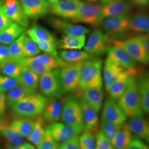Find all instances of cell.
<instances>
[{
  "label": "cell",
  "instance_id": "6da1fadb",
  "mask_svg": "<svg viewBox=\"0 0 149 149\" xmlns=\"http://www.w3.org/2000/svg\"><path fill=\"white\" fill-rule=\"evenodd\" d=\"M48 101L46 97L34 93L14 104L11 107V110L18 117L36 118L43 113Z\"/></svg>",
  "mask_w": 149,
  "mask_h": 149
},
{
  "label": "cell",
  "instance_id": "7a4b0ae2",
  "mask_svg": "<svg viewBox=\"0 0 149 149\" xmlns=\"http://www.w3.org/2000/svg\"><path fill=\"white\" fill-rule=\"evenodd\" d=\"M118 100L119 105L127 117L143 116L144 112L141 106L135 76L131 78L126 90Z\"/></svg>",
  "mask_w": 149,
  "mask_h": 149
},
{
  "label": "cell",
  "instance_id": "3957f363",
  "mask_svg": "<svg viewBox=\"0 0 149 149\" xmlns=\"http://www.w3.org/2000/svg\"><path fill=\"white\" fill-rule=\"evenodd\" d=\"M102 64L101 60L98 59H90L84 62L80 74L78 88L80 90L88 88H102Z\"/></svg>",
  "mask_w": 149,
  "mask_h": 149
},
{
  "label": "cell",
  "instance_id": "277c9868",
  "mask_svg": "<svg viewBox=\"0 0 149 149\" xmlns=\"http://www.w3.org/2000/svg\"><path fill=\"white\" fill-rule=\"evenodd\" d=\"M61 119L63 123L78 129L82 133L84 125L80 101L74 96H69L64 101Z\"/></svg>",
  "mask_w": 149,
  "mask_h": 149
},
{
  "label": "cell",
  "instance_id": "5b68a950",
  "mask_svg": "<svg viewBox=\"0 0 149 149\" xmlns=\"http://www.w3.org/2000/svg\"><path fill=\"white\" fill-rule=\"evenodd\" d=\"M77 4V13L75 23H82L93 27L100 26L104 18L102 15V6L91 3L81 0H75Z\"/></svg>",
  "mask_w": 149,
  "mask_h": 149
},
{
  "label": "cell",
  "instance_id": "8992f818",
  "mask_svg": "<svg viewBox=\"0 0 149 149\" xmlns=\"http://www.w3.org/2000/svg\"><path fill=\"white\" fill-rule=\"evenodd\" d=\"M39 85L42 93L46 97L58 98L65 93L59 69L53 70L40 75Z\"/></svg>",
  "mask_w": 149,
  "mask_h": 149
},
{
  "label": "cell",
  "instance_id": "52a82bcc",
  "mask_svg": "<svg viewBox=\"0 0 149 149\" xmlns=\"http://www.w3.org/2000/svg\"><path fill=\"white\" fill-rule=\"evenodd\" d=\"M108 42L112 43L113 45L122 48L136 61L143 64L148 63L149 56L146 53L138 36L123 40L109 39Z\"/></svg>",
  "mask_w": 149,
  "mask_h": 149
},
{
  "label": "cell",
  "instance_id": "ba28073f",
  "mask_svg": "<svg viewBox=\"0 0 149 149\" xmlns=\"http://www.w3.org/2000/svg\"><path fill=\"white\" fill-rule=\"evenodd\" d=\"M84 62L66 63L61 67L60 76L65 93L73 92L79 88L81 71Z\"/></svg>",
  "mask_w": 149,
  "mask_h": 149
},
{
  "label": "cell",
  "instance_id": "9c48e42d",
  "mask_svg": "<svg viewBox=\"0 0 149 149\" xmlns=\"http://www.w3.org/2000/svg\"><path fill=\"white\" fill-rule=\"evenodd\" d=\"M131 17L129 15L114 16L105 18L102 22L104 30L111 38L116 40L117 38L125 36L129 31V23Z\"/></svg>",
  "mask_w": 149,
  "mask_h": 149
},
{
  "label": "cell",
  "instance_id": "30bf717a",
  "mask_svg": "<svg viewBox=\"0 0 149 149\" xmlns=\"http://www.w3.org/2000/svg\"><path fill=\"white\" fill-rule=\"evenodd\" d=\"M108 43V36L101 30L97 29L91 33L84 49L92 56H101L107 52L109 47Z\"/></svg>",
  "mask_w": 149,
  "mask_h": 149
},
{
  "label": "cell",
  "instance_id": "8fae6325",
  "mask_svg": "<svg viewBox=\"0 0 149 149\" xmlns=\"http://www.w3.org/2000/svg\"><path fill=\"white\" fill-rule=\"evenodd\" d=\"M52 137L56 141L62 143L79 136L81 132L64 123H51L46 128Z\"/></svg>",
  "mask_w": 149,
  "mask_h": 149
},
{
  "label": "cell",
  "instance_id": "7c38bea8",
  "mask_svg": "<svg viewBox=\"0 0 149 149\" xmlns=\"http://www.w3.org/2000/svg\"><path fill=\"white\" fill-rule=\"evenodd\" d=\"M127 116L118 103L112 98L107 100L103 107L102 118L117 125H122L126 122Z\"/></svg>",
  "mask_w": 149,
  "mask_h": 149
},
{
  "label": "cell",
  "instance_id": "4fadbf2b",
  "mask_svg": "<svg viewBox=\"0 0 149 149\" xmlns=\"http://www.w3.org/2000/svg\"><path fill=\"white\" fill-rule=\"evenodd\" d=\"M25 15L31 19H37L50 12V3L47 0H20Z\"/></svg>",
  "mask_w": 149,
  "mask_h": 149
},
{
  "label": "cell",
  "instance_id": "5bb4252c",
  "mask_svg": "<svg viewBox=\"0 0 149 149\" xmlns=\"http://www.w3.org/2000/svg\"><path fill=\"white\" fill-rule=\"evenodd\" d=\"M50 12L62 19L74 22L77 13V4L75 0L59 1L50 4Z\"/></svg>",
  "mask_w": 149,
  "mask_h": 149
},
{
  "label": "cell",
  "instance_id": "9a60e30c",
  "mask_svg": "<svg viewBox=\"0 0 149 149\" xmlns=\"http://www.w3.org/2000/svg\"><path fill=\"white\" fill-rule=\"evenodd\" d=\"M4 10L11 21L26 28L29 25L28 18L25 15L18 0H5Z\"/></svg>",
  "mask_w": 149,
  "mask_h": 149
},
{
  "label": "cell",
  "instance_id": "2e32d148",
  "mask_svg": "<svg viewBox=\"0 0 149 149\" xmlns=\"http://www.w3.org/2000/svg\"><path fill=\"white\" fill-rule=\"evenodd\" d=\"M137 74L135 68L124 70L107 91L111 98L118 100L126 90L131 78Z\"/></svg>",
  "mask_w": 149,
  "mask_h": 149
},
{
  "label": "cell",
  "instance_id": "e0dca14e",
  "mask_svg": "<svg viewBox=\"0 0 149 149\" xmlns=\"http://www.w3.org/2000/svg\"><path fill=\"white\" fill-rule=\"evenodd\" d=\"M49 21L52 27L65 36H81L90 32L88 28L83 26L74 25L62 18H50Z\"/></svg>",
  "mask_w": 149,
  "mask_h": 149
},
{
  "label": "cell",
  "instance_id": "ac0fdd59",
  "mask_svg": "<svg viewBox=\"0 0 149 149\" xmlns=\"http://www.w3.org/2000/svg\"><path fill=\"white\" fill-rule=\"evenodd\" d=\"M108 58L124 69H134L136 61L133 59L122 48L112 45L108 50Z\"/></svg>",
  "mask_w": 149,
  "mask_h": 149
},
{
  "label": "cell",
  "instance_id": "d6986e66",
  "mask_svg": "<svg viewBox=\"0 0 149 149\" xmlns=\"http://www.w3.org/2000/svg\"><path fill=\"white\" fill-rule=\"evenodd\" d=\"M80 102L84 125V131H87L93 134H97L98 132L99 126L98 113L83 100H80Z\"/></svg>",
  "mask_w": 149,
  "mask_h": 149
},
{
  "label": "cell",
  "instance_id": "ffe728a7",
  "mask_svg": "<svg viewBox=\"0 0 149 149\" xmlns=\"http://www.w3.org/2000/svg\"><path fill=\"white\" fill-rule=\"evenodd\" d=\"M133 5L128 0L113 2L102 6V15L107 17L128 15L132 11Z\"/></svg>",
  "mask_w": 149,
  "mask_h": 149
},
{
  "label": "cell",
  "instance_id": "44dd1931",
  "mask_svg": "<svg viewBox=\"0 0 149 149\" xmlns=\"http://www.w3.org/2000/svg\"><path fill=\"white\" fill-rule=\"evenodd\" d=\"M130 132L146 142L149 141V125L148 120L141 117H133L126 122Z\"/></svg>",
  "mask_w": 149,
  "mask_h": 149
},
{
  "label": "cell",
  "instance_id": "7402d4cb",
  "mask_svg": "<svg viewBox=\"0 0 149 149\" xmlns=\"http://www.w3.org/2000/svg\"><path fill=\"white\" fill-rule=\"evenodd\" d=\"M82 100L97 113L103 106L104 93L102 88H88L81 90Z\"/></svg>",
  "mask_w": 149,
  "mask_h": 149
},
{
  "label": "cell",
  "instance_id": "603a6c76",
  "mask_svg": "<svg viewBox=\"0 0 149 149\" xmlns=\"http://www.w3.org/2000/svg\"><path fill=\"white\" fill-rule=\"evenodd\" d=\"M11 123L3 116L0 117V134L2 135L10 145L13 146H19L24 144L23 137L17 133L11 128Z\"/></svg>",
  "mask_w": 149,
  "mask_h": 149
},
{
  "label": "cell",
  "instance_id": "cb8c5ba5",
  "mask_svg": "<svg viewBox=\"0 0 149 149\" xmlns=\"http://www.w3.org/2000/svg\"><path fill=\"white\" fill-rule=\"evenodd\" d=\"M121 66L107 58L103 68V81L107 91L124 70Z\"/></svg>",
  "mask_w": 149,
  "mask_h": 149
},
{
  "label": "cell",
  "instance_id": "d4e9b609",
  "mask_svg": "<svg viewBox=\"0 0 149 149\" xmlns=\"http://www.w3.org/2000/svg\"><path fill=\"white\" fill-rule=\"evenodd\" d=\"M144 113L149 112V76L147 72L141 74L136 81Z\"/></svg>",
  "mask_w": 149,
  "mask_h": 149
},
{
  "label": "cell",
  "instance_id": "484cf974",
  "mask_svg": "<svg viewBox=\"0 0 149 149\" xmlns=\"http://www.w3.org/2000/svg\"><path fill=\"white\" fill-rule=\"evenodd\" d=\"M25 29L17 23H11L8 27L0 31V43L11 44L24 33Z\"/></svg>",
  "mask_w": 149,
  "mask_h": 149
},
{
  "label": "cell",
  "instance_id": "4316f807",
  "mask_svg": "<svg viewBox=\"0 0 149 149\" xmlns=\"http://www.w3.org/2000/svg\"><path fill=\"white\" fill-rule=\"evenodd\" d=\"M133 137V135L128 128L126 122L123 123L111 142L113 149H126Z\"/></svg>",
  "mask_w": 149,
  "mask_h": 149
},
{
  "label": "cell",
  "instance_id": "83f0119b",
  "mask_svg": "<svg viewBox=\"0 0 149 149\" xmlns=\"http://www.w3.org/2000/svg\"><path fill=\"white\" fill-rule=\"evenodd\" d=\"M62 108L61 103L56 98H52L50 101H48L43 111V118L48 122H58L61 119Z\"/></svg>",
  "mask_w": 149,
  "mask_h": 149
},
{
  "label": "cell",
  "instance_id": "f1b7e54d",
  "mask_svg": "<svg viewBox=\"0 0 149 149\" xmlns=\"http://www.w3.org/2000/svg\"><path fill=\"white\" fill-rule=\"evenodd\" d=\"M129 31L136 33H148L149 17L145 12H139L130 18Z\"/></svg>",
  "mask_w": 149,
  "mask_h": 149
},
{
  "label": "cell",
  "instance_id": "f546056e",
  "mask_svg": "<svg viewBox=\"0 0 149 149\" xmlns=\"http://www.w3.org/2000/svg\"><path fill=\"white\" fill-rule=\"evenodd\" d=\"M21 85L23 86L31 94L36 93L39 85V76L27 68H23L19 76Z\"/></svg>",
  "mask_w": 149,
  "mask_h": 149
},
{
  "label": "cell",
  "instance_id": "4dcf8cb0",
  "mask_svg": "<svg viewBox=\"0 0 149 149\" xmlns=\"http://www.w3.org/2000/svg\"><path fill=\"white\" fill-rule=\"evenodd\" d=\"M44 120L41 115L36 118L32 131L27 137L29 142L37 146L42 141L45 133L46 128L44 127Z\"/></svg>",
  "mask_w": 149,
  "mask_h": 149
},
{
  "label": "cell",
  "instance_id": "1f68e13d",
  "mask_svg": "<svg viewBox=\"0 0 149 149\" xmlns=\"http://www.w3.org/2000/svg\"><path fill=\"white\" fill-rule=\"evenodd\" d=\"M86 44V35L65 36L62 37L59 47L65 50H81Z\"/></svg>",
  "mask_w": 149,
  "mask_h": 149
},
{
  "label": "cell",
  "instance_id": "d6a6232c",
  "mask_svg": "<svg viewBox=\"0 0 149 149\" xmlns=\"http://www.w3.org/2000/svg\"><path fill=\"white\" fill-rule=\"evenodd\" d=\"M35 118L19 117L11 123V128L22 137H27L32 131Z\"/></svg>",
  "mask_w": 149,
  "mask_h": 149
},
{
  "label": "cell",
  "instance_id": "836d02e7",
  "mask_svg": "<svg viewBox=\"0 0 149 149\" xmlns=\"http://www.w3.org/2000/svg\"><path fill=\"white\" fill-rule=\"evenodd\" d=\"M60 58L66 63H74L85 61L92 58V55L85 51L80 50H65L60 52Z\"/></svg>",
  "mask_w": 149,
  "mask_h": 149
},
{
  "label": "cell",
  "instance_id": "e575fe53",
  "mask_svg": "<svg viewBox=\"0 0 149 149\" xmlns=\"http://www.w3.org/2000/svg\"><path fill=\"white\" fill-rule=\"evenodd\" d=\"M27 33L30 37L34 38L39 40L50 43H56V39L52 33L45 28L37 24H33L27 31Z\"/></svg>",
  "mask_w": 149,
  "mask_h": 149
},
{
  "label": "cell",
  "instance_id": "d590c367",
  "mask_svg": "<svg viewBox=\"0 0 149 149\" xmlns=\"http://www.w3.org/2000/svg\"><path fill=\"white\" fill-rule=\"evenodd\" d=\"M26 36L25 33H23L10 44L8 47L10 60L19 61L25 58L23 54V40Z\"/></svg>",
  "mask_w": 149,
  "mask_h": 149
},
{
  "label": "cell",
  "instance_id": "8d00e7d4",
  "mask_svg": "<svg viewBox=\"0 0 149 149\" xmlns=\"http://www.w3.org/2000/svg\"><path fill=\"white\" fill-rule=\"evenodd\" d=\"M29 95H32L31 93L23 86L19 85L8 91L6 101L8 105L11 107L17 102Z\"/></svg>",
  "mask_w": 149,
  "mask_h": 149
},
{
  "label": "cell",
  "instance_id": "74e56055",
  "mask_svg": "<svg viewBox=\"0 0 149 149\" xmlns=\"http://www.w3.org/2000/svg\"><path fill=\"white\" fill-rule=\"evenodd\" d=\"M18 62L21 64L22 68H27L39 76L53 70L47 66L38 63L33 57L24 58Z\"/></svg>",
  "mask_w": 149,
  "mask_h": 149
},
{
  "label": "cell",
  "instance_id": "f35d334b",
  "mask_svg": "<svg viewBox=\"0 0 149 149\" xmlns=\"http://www.w3.org/2000/svg\"><path fill=\"white\" fill-rule=\"evenodd\" d=\"M1 72L7 76L19 77L23 68L18 61L8 60L5 64L0 66Z\"/></svg>",
  "mask_w": 149,
  "mask_h": 149
},
{
  "label": "cell",
  "instance_id": "ab89813d",
  "mask_svg": "<svg viewBox=\"0 0 149 149\" xmlns=\"http://www.w3.org/2000/svg\"><path fill=\"white\" fill-rule=\"evenodd\" d=\"M122 125H117L109 122L102 118L100 132H101L106 138L111 142L114 138L118 130L121 127Z\"/></svg>",
  "mask_w": 149,
  "mask_h": 149
},
{
  "label": "cell",
  "instance_id": "60d3db41",
  "mask_svg": "<svg viewBox=\"0 0 149 149\" xmlns=\"http://www.w3.org/2000/svg\"><path fill=\"white\" fill-rule=\"evenodd\" d=\"M40 50L36 43L29 36H27L23 40V54L25 58L34 57L40 53Z\"/></svg>",
  "mask_w": 149,
  "mask_h": 149
},
{
  "label": "cell",
  "instance_id": "b9f144b4",
  "mask_svg": "<svg viewBox=\"0 0 149 149\" xmlns=\"http://www.w3.org/2000/svg\"><path fill=\"white\" fill-rule=\"evenodd\" d=\"M80 149H96V137L94 134L84 131L79 136Z\"/></svg>",
  "mask_w": 149,
  "mask_h": 149
},
{
  "label": "cell",
  "instance_id": "7bdbcfd3",
  "mask_svg": "<svg viewBox=\"0 0 149 149\" xmlns=\"http://www.w3.org/2000/svg\"><path fill=\"white\" fill-rule=\"evenodd\" d=\"M31 38L34 40V42L36 43L38 47L39 48L40 51H43L45 53L49 54L54 58H59L58 53L56 50V44L39 40L34 38Z\"/></svg>",
  "mask_w": 149,
  "mask_h": 149
},
{
  "label": "cell",
  "instance_id": "ee69618b",
  "mask_svg": "<svg viewBox=\"0 0 149 149\" xmlns=\"http://www.w3.org/2000/svg\"><path fill=\"white\" fill-rule=\"evenodd\" d=\"M19 85H21L19 77L0 75V90L4 93Z\"/></svg>",
  "mask_w": 149,
  "mask_h": 149
},
{
  "label": "cell",
  "instance_id": "f6af8a7d",
  "mask_svg": "<svg viewBox=\"0 0 149 149\" xmlns=\"http://www.w3.org/2000/svg\"><path fill=\"white\" fill-rule=\"evenodd\" d=\"M37 149H58V144L45 129L42 141L37 146Z\"/></svg>",
  "mask_w": 149,
  "mask_h": 149
},
{
  "label": "cell",
  "instance_id": "bcb514c9",
  "mask_svg": "<svg viewBox=\"0 0 149 149\" xmlns=\"http://www.w3.org/2000/svg\"><path fill=\"white\" fill-rule=\"evenodd\" d=\"M96 149H113L111 141L100 131L96 134Z\"/></svg>",
  "mask_w": 149,
  "mask_h": 149
},
{
  "label": "cell",
  "instance_id": "7dc6e473",
  "mask_svg": "<svg viewBox=\"0 0 149 149\" xmlns=\"http://www.w3.org/2000/svg\"><path fill=\"white\" fill-rule=\"evenodd\" d=\"M58 149H80L79 136H76L67 141L60 143L58 144Z\"/></svg>",
  "mask_w": 149,
  "mask_h": 149
},
{
  "label": "cell",
  "instance_id": "c3c4849f",
  "mask_svg": "<svg viewBox=\"0 0 149 149\" xmlns=\"http://www.w3.org/2000/svg\"><path fill=\"white\" fill-rule=\"evenodd\" d=\"M12 22L7 15L3 5H0V31L8 27Z\"/></svg>",
  "mask_w": 149,
  "mask_h": 149
},
{
  "label": "cell",
  "instance_id": "681fc988",
  "mask_svg": "<svg viewBox=\"0 0 149 149\" xmlns=\"http://www.w3.org/2000/svg\"><path fill=\"white\" fill-rule=\"evenodd\" d=\"M125 149H149L145 143L137 136H134L130 143Z\"/></svg>",
  "mask_w": 149,
  "mask_h": 149
},
{
  "label": "cell",
  "instance_id": "f907efd6",
  "mask_svg": "<svg viewBox=\"0 0 149 149\" xmlns=\"http://www.w3.org/2000/svg\"><path fill=\"white\" fill-rule=\"evenodd\" d=\"M10 59L8 47L5 44H0V66Z\"/></svg>",
  "mask_w": 149,
  "mask_h": 149
},
{
  "label": "cell",
  "instance_id": "816d5d0a",
  "mask_svg": "<svg viewBox=\"0 0 149 149\" xmlns=\"http://www.w3.org/2000/svg\"><path fill=\"white\" fill-rule=\"evenodd\" d=\"M139 38L142 43L147 54L149 56V36L148 33H144L139 36Z\"/></svg>",
  "mask_w": 149,
  "mask_h": 149
},
{
  "label": "cell",
  "instance_id": "f5cc1de1",
  "mask_svg": "<svg viewBox=\"0 0 149 149\" xmlns=\"http://www.w3.org/2000/svg\"><path fill=\"white\" fill-rule=\"evenodd\" d=\"M7 149H36L35 146L29 143H26L21 145L19 146H13L11 145H9Z\"/></svg>",
  "mask_w": 149,
  "mask_h": 149
},
{
  "label": "cell",
  "instance_id": "db71d44e",
  "mask_svg": "<svg viewBox=\"0 0 149 149\" xmlns=\"http://www.w3.org/2000/svg\"><path fill=\"white\" fill-rule=\"evenodd\" d=\"M133 5L140 6L146 7L149 5V0H128Z\"/></svg>",
  "mask_w": 149,
  "mask_h": 149
},
{
  "label": "cell",
  "instance_id": "11a10c76",
  "mask_svg": "<svg viewBox=\"0 0 149 149\" xmlns=\"http://www.w3.org/2000/svg\"><path fill=\"white\" fill-rule=\"evenodd\" d=\"M6 97L4 92L0 90V109L4 112L5 109Z\"/></svg>",
  "mask_w": 149,
  "mask_h": 149
},
{
  "label": "cell",
  "instance_id": "9f6ffc18",
  "mask_svg": "<svg viewBox=\"0 0 149 149\" xmlns=\"http://www.w3.org/2000/svg\"><path fill=\"white\" fill-rule=\"evenodd\" d=\"M121 1V0H100L101 3V5L102 6L107 5L108 3H110L113 2H115V1Z\"/></svg>",
  "mask_w": 149,
  "mask_h": 149
},
{
  "label": "cell",
  "instance_id": "6f0895ef",
  "mask_svg": "<svg viewBox=\"0 0 149 149\" xmlns=\"http://www.w3.org/2000/svg\"><path fill=\"white\" fill-rule=\"evenodd\" d=\"M47 1L49 2L50 4H53V3H55V2L58 1V0H47Z\"/></svg>",
  "mask_w": 149,
  "mask_h": 149
},
{
  "label": "cell",
  "instance_id": "680465c9",
  "mask_svg": "<svg viewBox=\"0 0 149 149\" xmlns=\"http://www.w3.org/2000/svg\"><path fill=\"white\" fill-rule=\"evenodd\" d=\"M3 112L1 109H0V117H2V116H3Z\"/></svg>",
  "mask_w": 149,
  "mask_h": 149
},
{
  "label": "cell",
  "instance_id": "91938a15",
  "mask_svg": "<svg viewBox=\"0 0 149 149\" xmlns=\"http://www.w3.org/2000/svg\"><path fill=\"white\" fill-rule=\"evenodd\" d=\"M86 1L88 2H97L98 0H85Z\"/></svg>",
  "mask_w": 149,
  "mask_h": 149
},
{
  "label": "cell",
  "instance_id": "94428289",
  "mask_svg": "<svg viewBox=\"0 0 149 149\" xmlns=\"http://www.w3.org/2000/svg\"><path fill=\"white\" fill-rule=\"evenodd\" d=\"M58 1H70V0H58Z\"/></svg>",
  "mask_w": 149,
  "mask_h": 149
},
{
  "label": "cell",
  "instance_id": "6125c7cd",
  "mask_svg": "<svg viewBox=\"0 0 149 149\" xmlns=\"http://www.w3.org/2000/svg\"><path fill=\"white\" fill-rule=\"evenodd\" d=\"M0 3H1V1H0ZM1 5V4H0Z\"/></svg>",
  "mask_w": 149,
  "mask_h": 149
},
{
  "label": "cell",
  "instance_id": "be15d7a7",
  "mask_svg": "<svg viewBox=\"0 0 149 149\" xmlns=\"http://www.w3.org/2000/svg\"></svg>",
  "mask_w": 149,
  "mask_h": 149
}]
</instances>
